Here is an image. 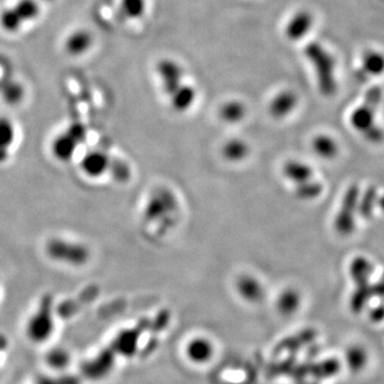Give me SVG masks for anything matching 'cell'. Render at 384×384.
<instances>
[{
    "instance_id": "1",
    "label": "cell",
    "mask_w": 384,
    "mask_h": 384,
    "mask_svg": "<svg viewBox=\"0 0 384 384\" xmlns=\"http://www.w3.org/2000/svg\"><path fill=\"white\" fill-rule=\"evenodd\" d=\"M56 330V309L55 300L50 295H44L31 317L27 319V339L33 344H44L50 341Z\"/></svg>"
},
{
    "instance_id": "2",
    "label": "cell",
    "mask_w": 384,
    "mask_h": 384,
    "mask_svg": "<svg viewBox=\"0 0 384 384\" xmlns=\"http://www.w3.org/2000/svg\"><path fill=\"white\" fill-rule=\"evenodd\" d=\"M40 14L41 7L38 0H16L0 11V28L14 35L35 22Z\"/></svg>"
},
{
    "instance_id": "3",
    "label": "cell",
    "mask_w": 384,
    "mask_h": 384,
    "mask_svg": "<svg viewBox=\"0 0 384 384\" xmlns=\"http://www.w3.org/2000/svg\"><path fill=\"white\" fill-rule=\"evenodd\" d=\"M45 253L55 263L71 267L84 266L91 256L86 245L63 237L50 238L45 243Z\"/></svg>"
},
{
    "instance_id": "4",
    "label": "cell",
    "mask_w": 384,
    "mask_h": 384,
    "mask_svg": "<svg viewBox=\"0 0 384 384\" xmlns=\"http://www.w3.org/2000/svg\"><path fill=\"white\" fill-rule=\"evenodd\" d=\"M305 55L317 72L320 91L324 95H331L335 90L334 61L332 57L317 43H312L305 48Z\"/></svg>"
},
{
    "instance_id": "5",
    "label": "cell",
    "mask_w": 384,
    "mask_h": 384,
    "mask_svg": "<svg viewBox=\"0 0 384 384\" xmlns=\"http://www.w3.org/2000/svg\"><path fill=\"white\" fill-rule=\"evenodd\" d=\"M150 318H142L138 322L137 326L131 329H125V330L119 332L110 344L109 347L111 348L114 353L125 356V358H131L137 353L138 343H139L142 333L144 331L150 330Z\"/></svg>"
},
{
    "instance_id": "6",
    "label": "cell",
    "mask_w": 384,
    "mask_h": 384,
    "mask_svg": "<svg viewBox=\"0 0 384 384\" xmlns=\"http://www.w3.org/2000/svg\"><path fill=\"white\" fill-rule=\"evenodd\" d=\"M116 356L110 347L102 350L97 356L82 365V375L90 380H101L107 377L114 368Z\"/></svg>"
},
{
    "instance_id": "7",
    "label": "cell",
    "mask_w": 384,
    "mask_h": 384,
    "mask_svg": "<svg viewBox=\"0 0 384 384\" xmlns=\"http://www.w3.org/2000/svg\"><path fill=\"white\" fill-rule=\"evenodd\" d=\"M358 189L356 186L349 187L344 198L341 211L335 219V228L341 235H348L354 229V212L358 209Z\"/></svg>"
},
{
    "instance_id": "8",
    "label": "cell",
    "mask_w": 384,
    "mask_h": 384,
    "mask_svg": "<svg viewBox=\"0 0 384 384\" xmlns=\"http://www.w3.org/2000/svg\"><path fill=\"white\" fill-rule=\"evenodd\" d=\"M157 73L168 97H171L182 84L184 70L176 61L165 59L157 65Z\"/></svg>"
},
{
    "instance_id": "9",
    "label": "cell",
    "mask_w": 384,
    "mask_h": 384,
    "mask_svg": "<svg viewBox=\"0 0 384 384\" xmlns=\"http://www.w3.org/2000/svg\"><path fill=\"white\" fill-rule=\"evenodd\" d=\"M79 165L84 175L99 178L109 172L111 158L103 150H93L84 155Z\"/></svg>"
},
{
    "instance_id": "10",
    "label": "cell",
    "mask_w": 384,
    "mask_h": 384,
    "mask_svg": "<svg viewBox=\"0 0 384 384\" xmlns=\"http://www.w3.org/2000/svg\"><path fill=\"white\" fill-rule=\"evenodd\" d=\"M94 37L87 29L78 28L67 33L63 41L65 52L71 57H82L93 46Z\"/></svg>"
},
{
    "instance_id": "11",
    "label": "cell",
    "mask_w": 384,
    "mask_h": 384,
    "mask_svg": "<svg viewBox=\"0 0 384 384\" xmlns=\"http://www.w3.org/2000/svg\"><path fill=\"white\" fill-rule=\"evenodd\" d=\"M80 142L69 131L59 133L52 142V154L59 163H67L71 161L77 152Z\"/></svg>"
},
{
    "instance_id": "12",
    "label": "cell",
    "mask_w": 384,
    "mask_h": 384,
    "mask_svg": "<svg viewBox=\"0 0 384 384\" xmlns=\"http://www.w3.org/2000/svg\"><path fill=\"white\" fill-rule=\"evenodd\" d=\"M239 296L249 303H258L264 299L265 288L262 282L254 275L245 273L239 275L235 283Z\"/></svg>"
},
{
    "instance_id": "13",
    "label": "cell",
    "mask_w": 384,
    "mask_h": 384,
    "mask_svg": "<svg viewBox=\"0 0 384 384\" xmlns=\"http://www.w3.org/2000/svg\"><path fill=\"white\" fill-rule=\"evenodd\" d=\"M298 104V97L290 90H283L278 93L269 104V114L275 120L290 116Z\"/></svg>"
},
{
    "instance_id": "14",
    "label": "cell",
    "mask_w": 384,
    "mask_h": 384,
    "mask_svg": "<svg viewBox=\"0 0 384 384\" xmlns=\"http://www.w3.org/2000/svg\"><path fill=\"white\" fill-rule=\"evenodd\" d=\"M186 353L191 362L203 364L211 360L214 354V346L211 341L204 337L191 339L186 347Z\"/></svg>"
},
{
    "instance_id": "15",
    "label": "cell",
    "mask_w": 384,
    "mask_h": 384,
    "mask_svg": "<svg viewBox=\"0 0 384 384\" xmlns=\"http://www.w3.org/2000/svg\"><path fill=\"white\" fill-rule=\"evenodd\" d=\"M312 24H313V18L309 12H298L287 23L285 29L286 37L292 41L302 39L309 33Z\"/></svg>"
},
{
    "instance_id": "16",
    "label": "cell",
    "mask_w": 384,
    "mask_h": 384,
    "mask_svg": "<svg viewBox=\"0 0 384 384\" xmlns=\"http://www.w3.org/2000/svg\"><path fill=\"white\" fill-rule=\"evenodd\" d=\"M283 175L297 186L313 180V169L302 161L288 160L283 165Z\"/></svg>"
},
{
    "instance_id": "17",
    "label": "cell",
    "mask_w": 384,
    "mask_h": 384,
    "mask_svg": "<svg viewBox=\"0 0 384 384\" xmlns=\"http://www.w3.org/2000/svg\"><path fill=\"white\" fill-rule=\"evenodd\" d=\"M221 153L226 160L241 163L249 156L250 146L245 140L233 138L222 146Z\"/></svg>"
},
{
    "instance_id": "18",
    "label": "cell",
    "mask_w": 384,
    "mask_h": 384,
    "mask_svg": "<svg viewBox=\"0 0 384 384\" xmlns=\"http://www.w3.org/2000/svg\"><path fill=\"white\" fill-rule=\"evenodd\" d=\"M197 93L189 84H182L173 94L170 97L171 106L175 111L185 112L190 109L196 102Z\"/></svg>"
},
{
    "instance_id": "19",
    "label": "cell",
    "mask_w": 384,
    "mask_h": 384,
    "mask_svg": "<svg viewBox=\"0 0 384 384\" xmlns=\"http://www.w3.org/2000/svg\"><path fill=\"white\" fill-rule=\"evenodd\" d=\"M246 116H247V108L245 104L236 99L226 102L219 109L220 119L228 124H237L241 122Z\"/></svg>"
},
{
    "instance_id": "20",
    "label": "cell",
    "mask_w": 384,
    "mask_h": 384,
    "mask_svg": "<svg viewBox=\"0 0 384 384\" xmlns=\"http://www.w3.org/2000/svg\"><path fill=\"white\" fill-rule=\"evenodd\" d=\"M317 336V333L313 329H305L292 336L284 339L277 347L278 351H297L305 347L307 344L312 343Z\"/></svg>"
},
{
    "instance_id": "21",
    "label": "cell",
    "mask_w": 384,
    "mask_h": 384,
    "mask_svg": "<svg viewBox=\"0 0 384 384\" xmlns=\"http://www.w3.org/2000/svg\"><path fill=\"white\" fill-rule=\"evenodd\" d=\"M301 305V296L295 288H287L280 294L277 309L284 316L292 315L298 311Z\"/></svg>"
},
{
    "instance_id": "22",
    "label": "cell",
    "mask_w": 384,
    "mask_h": 384,
    "mask_svg": "<svg viewBox=\"0 0 384 384\" xmlns=\"http://www.w3.org/2000/svg\"><path fill=\"white\" fill-rule=\"evenodd\" d=\"M71 353L63 347H54L46 353L45 362L55 371H65L71 364Z\"/></svg>"
},
{
    "instance_id": "23",
    "label": "cell",
    "mask_w": 384,
    "mask_h": 384,
    "mask_svg": "<svg viewBox=\"0 0 384 384\" xmlns=\"http://www.w3.org/2000/svg\"><path fill=\"white\" fill-rule=\"evenodd\" d=\"M341 369V364L336 358H328L318 363H311L309 375L315 378L317 381L319 380L329 379L334 377Z\"/></svg>"
},
{
    "instance_id": "24",
    "label": "cell",
    "mask_w": 384,
    "mask_h": 384,
    "mask_svg": "<svg viewBox=\"0 0 384 384\" xmlns=\"http://www.w3.org/2000/svg\"><path fill=\"white\" fill-rule=\"evenodd\" d=\"M314 152L322 158L330 159L336 156L339 146L334 139L327 135H318L312 141Z\"/></svg>"
},
{
    "instance_id": "25",
    "label": "cell",
    "mask_w": 384,
    "mask_h": 384,
    "mask_svg": "<svg viewBox=\"0 0 384 384\" xmlns=\"http://www.w3.org/2000/svg\"><path fill=\"white\" fill-rule=\"evenodd\" d=\"M18 138V129L13 121L7 116H0V148L11 150Z\"/></svg>"
},
{
    "instance_id": "26",
    "label": "cell",
    "mask_w": 384,
    "mask_h": 384,
    "mask_svg": "<svg viewBox=\"0 0 384 384\" xmlns=\"http://www.w3.org/2000/svg\"><path fill=\"white\" fill-rule=\"evenodd\" d=\"M375 108L373 106L365 103L364 106L358 108L356 111L352 114L351 123L358 131H366L367 129L373 126V114H375Z\"/></svg>"
},
{
    "instance_id": "27",
    "label": "cell",
    "mask_w": 384,
    "mask_h": 384,
    "mask_svg": "<svg viewBox=\"0 0 384 384\" xmlns=\"http://www.w3.org/2000/svg\"><path fill=\"white\" fill-rule=\"evenodd\" d=\"M146 9V0H121V16L125 20H137L143 16Z\"/></svg>"
},
{
    "instance_id": "28",
    "label": "cell",
    "mask_w": 384,
    "mask_h": 384,
    "mask_svg": "<svg viewBox=\"0 0 384 384\" xmlns=\"http://www.w3.org/2000/svg\"><path fill=\"white\" fill-rule=\"evenodd\" d=\"M371 273H373V266L368 260L363 258H356L350 268V275L356 285L368 283V278L371 277Z\"/></svg>"
},
{
    "instance_id": "29",
    "label": "cell",
    "mask_w": 384,
    "mask_h": 384,
    "mask_svg": "<svg viewBox=\"0 0 384 384\" xmlns=\"http://www.w3.org/2000/svg\"><path fill=\"white\" fill-rule=\"evenodd\" d=\"M173 201L174 199L170 197L169 194L163 196V198L160 196H157L156 198H152L150 202H148L146 214L152 219H156V218L163 215V213L167 209L171 211L172 205H174Z\"/></svg>"
},
{
    "instance_id": "30",
    "label": "cell",
    "mask_w": 384,
    "mask_h": 384,
    "mask_svg": "<svg viewBox=\"0 0 384 384\" xmlns=\"http://www.w3.org/2000/svg\"><path fill=\"white\" fill-rule=\"evenodd\" d=\"M295 187H296L295 194L301 200H314V199L318 198L322 192V185L317 180H309Z\"/></svg>"
},
{
    "instance_id": "31",
    "label": "cell",
    "mask_w": 384,
    "mask_h": 384,
    "mask_svg": "<svg viewBox=\"0 0 384 384\" xmlns=\"http://www.w3.org/2000/svg\"><path fill=\"white\" fill-rule=\"evenodd\" d=\"M373 297V286L368 285V283L361 284L358 285V290L352 295L351 309L353 312L358 313L364 309L366 303Z\"/></svg>"
},
{
    "instance_id": "32",
    "label": "cell",
    "mask_w": 384,
    "mask_h": 384,
    "mask_svg": "<svg viewBox=\"0 0 384 384\" xmlns=\"http://www.w3.org/2000/svg\"><path fill=\"white\" fill-rule=\"evenodd\" d=\"M367 362V354L363 348L353 346L346 352V363L351 371H358L365 366Z\"/></svg>"
},
{
    "instance_id": "33",
    "label": "cell",
    "mask_w": 384,
    "mask_h": 384,
    "mask_svg": "<svg viewBox=\"0 0 384 384\" xmlns=\"http://www.w3.org/2000/svg\"><path fill=\"white\" fill-rule=\"evenodd\" d=\"M375 202H377V191L373 188H369L358 204V211L361 216L364 218L371 217L375 209Z\"/></svg>"
},
{
    "instance_id": "34",
    "label": "cell",
    "mask_w": 384,
    "mask_h": 384,
    "mask_svg": "<svg viewBox=\"0 0 384 384\" xmlns=\"http://www.w3.org/2000/svg\"><path fill=\"white\" fill-rule=\"evenodd\" d=\"M364 67L368 73L380 74L384 71V58L378 53H367L364 57Z\"/></svg>"
},
{
    "instance_id": "35",
    "label": "cell",
    "mask_w": 384,
    "mask_h": 384,
    "mask_svg": "<svg viewBox=\"0 0 384 384\" xmlns=\"http://www.w3.org/2000/svg\"><path fill=\"white\" fill-rule=\"evenodd\" d=\"M170 319H171V315L168 309H163L159 312L153 319H150V330L154 332L155 334L161 331L165 330L169 324Z\"/></svg>"
},
{
    "instance_id": "36",
    "label": "cell",
    "mask_w": 384,
    "mask_h": 384,
    "mask_svg": "<svg viewBox=\"0 0 384 384\" xmlns=\"http://www.w3.org/2000/svg\"><path fill=\"white\" fill-rule=\"evenodd\" d=\"M109 171H114V176L119 180H128L129 173H131L128 165L123 163V161H116V163H112L111 161Z\"/></svg>"
},
{
    "instance_id": "37",
    "label": "cell",
    "mask_w": 384,
    "mask_h": 384,
    "mask_svg": "<svg viewBox=\"0 0 384 384\" xmlns=\"http://www.w3.org/2000/svg\"><path fill=\"white\" fill-rule=\"evenodd\" d=\"M363 133H364L365 138L371 142H380L384 138L383 131L379 128V127L375 126V125H373V126H371V128L367 129Z\"/></svg>"
},
{
    "instance_id": "38",
    "label": "cell",
    "mask_w": 384,
    "mask_h": 384,
    "mask_svg": "<svg viewBox=\"0 0 384 384\" xmlns=\"http://www.w3.org/2000/svg\"><path fill=\"white\" fill-rule=\"evenodd\" d=\"M371 320L373 322H381L384 319V305H379V307H375V309H371Z\"/></svg>"
},
{
    "instance_id": "39",
    "label": "cell",
    "mask_w": 384,
    "mask_h": 384,
    "mask_svg": "<svg viewBox=\"0 0 384 384\" xmlns=\"http://www.w3.org/2000/svg\"><path fill=\"white\" fill-rule=\"evenodd\" d=\"M157 344H158V339L156 336L152 337L150 341L146 344V347L143 348V356H148V354L152 353L154 351L155 348H156Z\"/></svg>"
},
{
    "instance_id": "40",
    "label": "cell",
    "mask_w": 384,
    "mask_h": 384,
    "mask_svg": "<svg viewBox=\"0 0 384 384\" xmlns=\"http://www.w3.org/2000/svg\"><path fill=\"white\" fill-rule=\"evenodd\" d=\"M373 296L377 297H381V298H383L384 297V277L382 278L381 280H380L379 282H378L375 285L373 286Z\"/></svg>"
},
{
    "instance_id": "41",
    "label": "cell",
    "mask_w": 384,
    "mask_h": 384,
    "mask_svg": "<svg viewBox=\"0 0 384 384\" xmlns=\"http://www.w3.org/2000/svg\"><path fill=\"white\" fill-rule=\"evenodd\" d=\"M9 157L10 150H3V148H0V165H1V163H5L6 161L9 159Z\"/></svg>"
},
{
    "instance_id": "42",
    "label": "cell",
    "mask_w": 384,
    "mask_h": 384,
    "mask_svg": "<svg viewBox=\"0 0 384 384\" xmlns=\"http://www.w3.org/2000/svg\"><path fill=\"white\" fill-rule=\"evenodd\" d=\"M6 347H7V341H6L3 335H0V351L5 350Z\"/></svg>"
},
{
    "instance_id": "43",
    "label": "cell",
    "mask_w": 384,
    "mask_h": 384,
    "mask_svg": "<svg viewBox=\"0 0 384 384\" xmlns=\"http://www.w3.org/2000/svg\"><path fill=\"white\" fill-rule=\"evenodd\" d=\"M379 205H380V207H381L382 209H384V197H383V198L380 199Z\"/></svg>"
},
{
    "instance_id": "44",
    "label": "cell",
    "mask_w": 384,
    "mask_h": 384,
    "mask_svg": "<svg viewBox=\"0 0 384 384\" xmlns=\"http://www.w3.org/2000/svg\"><path fill=\"white\" fill-rule=\"evenodd\" d=\"M300 384H318L317 382H313V383H305V381L300 382Z\"/></svg>"
},
{
    "instance_id": "45",
    "label": "cell",
    "mask_w": 384,
    "mask_h": 384,
    "mask_svg": "<svg viewBox=\"0 0 384 384\" xmlns=\"http://www.w3.org/2000/svg\"><path fill=\"white\" fill-rule=\"evenodd\" d=\"M46 1H50V0H46Z\"/></svg>"
}]
</instances>
